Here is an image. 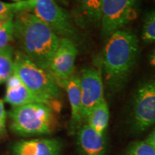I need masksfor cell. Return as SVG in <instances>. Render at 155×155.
Returning a JSON list of instances; mask_svg holds the SVG:
<instances>
[{
	"label": "cell",
	"mask_w": 155,
	"mask_h": 155,
	"mask_svg": "<svg viewBox=\"0 0 155 155\" xmlns=\"http://www.w3.org/2000/svg\"><path fill=\"white\" fill-rule=\"evenodd\" d=\"M2 81L0 80V84H2Z\"/></svg>",
	"instance_id": "cell-26"
},
{
	"label": "cell",
	"mask_w": 155,
	"mask_h": 155,
	"mask_svg": "<svg viewBox=\"0 0 155 155\" xmlns=\"http://www.w3.org/2000/svg\"><path fill=\"white\" fill-rule=\"evenodd\" d=\"M141 39L145 43L155 42V10L146 15L141 32Z\"/></svg>",
	"instance_id": "cell-17"
},
{
	"label": "cell",
	"mask_w": 155,
	"mask_h": 155,
	"mask_svg": "<svg viewBox=\"0 0 155 155\" xmlns=\"http://www.w3.org/2000/svg\"><path fill=\"white\" fill-rule=\"evenodd\" d=\"M14 39V19L0 30V50L4 49Z\"/></svg>",
	"instance_id": "cell-19"
},
{
	"label": "cell",
	"mask_w": 155,
	"mask_h": 155,
	"mask_svg": "<svg viewBox=\"0 0 155 155\" xmlns=\"http://www.w3.org/2000/svg\"><path fill=\"white\" fill-rule=\"evenodd\" d=\"M6 111L4 107L3 101L0 99V123L5 124Z\"/></svg>",
	"instance_id": "cell-21"
},
{
	"label": "cell",
	"mask_w": 155,
	"mask_h": 155,
	"mask_svg": "<svg viewBox=\"0 0 155 155\" xmlns=\"http://www.w3.org/2000/svg\"><path fill=\"white\" fill-rule=\"evenodd\" d=\"M19 12L28 11L48 25L59 37L73 42L78 34L71 17L54 0H24L18 2Z\"/></svg>",
	"instance_id": "cell-5"
},
{
	"label": "cell",
	"mask_w": 155,
	"mask_h": 155,
	"mask_svg": "<svg viewBox=\"0 0 155 155\" xmlns=\"http://www.w3.org/2000/svg\"><path fill=\"white\" fill-rule=\"evenodd\" d=\"M145 141H147L148 144L152 145L153 147L155 148V129L148 136V137H147V139L145 140Z\"/></svg>",
	"instance_id": "cell-22"
},
{
	"label": "cell",
	"mask_w": 155,
	"mask_h": 155,
	"mask_svg": "<svg viewBox=\"0 0 155 155\" xmlns=\"http://www.w3.org/2000/svg\"><path fill=\"white\" fill-rule=\"evenodd\" d=\"M80 86L82 117L83 122H86L89 111L98 103L105 99L104 97V83L101 71L94 68L83 69L80 77Z\"/></svg>",
	"instance_id": "cell-9"
},
{
	"label": "cell",
	"mask_w": 155,
	"mask_h": 155,
	"mask_svg": "<svg viewBox=\"0 0 155 155\" xmlns=\"http://www.w3.org/2000/svg\"><path fill=\"white\" fill-rule=\"evenodd\" d=\"M14 38L23 53L41 68L49 71L61 39L51 28L28 11L14 17Z\"/></svg>",
	"instance_id": "cell-1"
},
{
	"label": "cell",
	"mask_w": 155,
	"mask_h": 155,
	"mask_svg": "<svg viewBox=\"0 0 155 155\" xmlns=\"http://www.w3.org/2000/svg\"><path fill=\"white\" fill-rule=\"evenodd\" d=\"M109 120V110L106 100L98 103L89 111L86 117L87 124L99 134L104 136Z\"/></svg>",
	"instance_id": "cell-15"
},
{
	"label": "cell",
	"mask_w": 155,
	"mask_h": 155,
	"mask_svg": "<svg viewBox=\"0 0 155 155\" xmlns=\"http://www.w3.org/2000/svg\"><path fill=\"white\" fill-rule=\"evenodd\" d=\"M78 49L75 42L68 38H61L49 65V72L58 86L73 75Z\"/></svg>",
	"instance_id": "cell-8"
},
{
	"label": "cell",
	"mask_w": 155,
	"mask_h": 155,
	"mask_svg": "<svg viewBox=\"0 0 155 155\" xmlns=\"http://www.w3.org/2000/svg\"><path fill=\"white\" fill-rule=\"evenodd\" d=\"M60 150V143L49 139L22 141L15 147L17 155H59Z\"/></svg>",
	"instance_id": "cell-12"
},
{
	"label": "cell",
	"mask_w": 155,
	"mask_h": 155,
	"mask_svg": "<svg viewBox=\"0 0 155 155\" xmlns=\"http://www.w3.org/2000/svg\"><path fill=\"white\" fill-rule=\"evenodd\" d=\"M13 1H15V2H20L21 0H13Z\"/></svg>",
	"instance_id": "cell-25"
},
{
	"label": "cell",
	"mask_w": 155,
	"mask_h": 155,
	"mask_svg": "<svg viewBox=\"0 0 155 155\" xmlns=\"http://www.w3.org/2000/svg\"><path fill=\"white\" fill-rule=\"evenodd\" d=\"M6 133L5 129V124L0 123V137H3Z\"/></svg>",
	"instance_id": "cell-24"
},
{
	"label": "cell",
	"mask_w": 155,
	"mask_h": 155,
	"mask_svg": "<svg viewBox=\"0 0 155 155\" xmlns=\"http://www.w3.org/2000/svg\"><path fill=\"white\" fill-rule=\"evenodd\" d=\"M103 0H76L75 15L81 24L101 26Z\"/></svg>",
	"instance_id": "cell-13"
},
{
	"label": "cell",
	"mask_w": 155,
	"mask_h": 155,
	"mask_svg": "<svg viewBox=\"0 0 155 155\" xmlns=\"http://www.w3.org/2000/svg\"><path fill=\"white\" fill-rule=\"evenodd\" d=\"M150 63L153 67L155 68V48L150 56Z\"/></svg>",
	"instance_id": "cell-23"
},
{
	"label": "cell",
	"mask_w": 155,
	"mask_h": 155,
	"mask_svg": "<svg viewBox=\"0 0 155 155\" xmlns=\"http://www.w3.org/2000/svg\"><path fill=\"white\" fill-rule=\"evenodd\" d=\"M67 92L71 107V118L70 122L71 132L80 129L83 122L82 117V104H81V91L80 77L73 75L68 79L63 81L61 86Z\"/></svg>",
	"instance_id": "cell-11"
},
{
	"label": "cell",
	"mask_w": 155,
	"mask_h": 155,
	"mask_svg": "<svg viewBox=\"0 0 155 155\" xmlns=\"http://www.w3.org/2000/svg\"><path fill=\"white\" fill-rule=\"evenodd\" d=\"M137 0H103L101 34L105 38L121 30L137 16Z\"/></svg>",
	"instance_id": "cell-7"
},
{
	"label": "cell",
	"mask_w": 155,
	"mask_h": 155,
	"mask_svg": "<svg viewBox=\"0 0 155 155\" xmlns=\"http://www.w3.org/2000/svg\"><path fill=\"white\" fill-rule=\"evenodd\" d=\"M19 12L18 2L16 3H6L0 1V16L3 15L14 13L17 14Z\"/></svg>",
	"instance_id": "cell-20"
},
{
	"label": "cell",
	"mask_w": 155,
	"mask_h": 155,
	"mask_svg": "<svg viewBox=\"0 0 155 155\" xmlns=\"http://www.w3.org/2000/svg\"><path fill=\"white\" fill-rule=\"evenodd\" d=\"M11 128L21 135L50 134L55 126L53 110L40 103L14 107L9 112Z\"/></svg>",
	"instance_id": "cell-4"
},
{
	"label": "cell",
	"mask_w": 155,
	"mask_h": 155,
	"mask_svg": "<svg viewBox=\"0 0 155 155\" xmlns=\"http://www.w3.org/2000/svg\"><path fill=\"white\" fill-rule=\"evenodd\" d=\"M13 73L38 96L49 101L59 103L58 98L61 96V91L54 78L21 51L14 55Z\"/></svg>",
	"instance_id": "cell-3"
},
{
	"label": "cell",
	"mask_w": 155,
	"mask_h": 155,
	"mask_svg": "<svg viewBox=\"0 0 155 155\" xmlns=\"http://www.w3.org/2000/svg\"><path fill=\"white\" fill-rule=\"evenodd\" d=\"M127 155H155V148L147 141H137L133 144Z\"/></svg>",
	"instance_id": "cell-18"
},
{
	"label": "cell",
	"mask_w": 155,
	"mask_h": 155,
	"mask_svg": "<svg viewBox=\"0 0 155 155\" xmlns=\"http://www.w3.org/2000/svg\"><path fill=\"white\" fill-rule=\"evenodd\" d=\"M14 68V50L11 45H7L0 50V80L6 82L13 74Z\"/></svg>",
	"instance_id": "cell-16"
},
{
	"label": "cell",
	"mask_w": 155,
	"mask_h": 155,
	"mask_svg": "<svg viewBox=\"0 0 155 155\" xmlns=\"http://www.w3.org/2000/svg\"><path fill=\"white\" fill-rule=\"evenodd\" d=\"M7 83V92L5 101L14 107H17L32 103H40L50 106L53 111H59L61 106L60 103H53L38 96L28 87L25 86L18 76L13 73Z\"/></svg>",
	"instance_id": "cell-10"
},
{
	"label": "cell",
	"mask_w": 155,
	"mask_h": 155,
	"mask_svg": "<svg viewBox=\"0 0 155 155\" xmlns=\"http://www.w3.org/2000/svg\"><path fill=\"white\" fill-rule=\"evenodd\" d=\"M78 143L86 155H104L105 141L101 135L88 124L79 129Z\"/></svg>",
	"instance_id": "cell-14"
},
{
	"label": "cell",
	"mask_w": 155,
	"mask_h": 155,
	"mask_svg": "<svg viewBox=\"0 0 155 155\" xmlns=\"http://www.w3.org/2000/svg\"><path fill=\"white\" fill-rule=\"evenodd\" d=\"M131 123L135 131L142 132L155 124V77L142 82L134 96Z\"/></svg>",
	"instance_id": "cell-6"
},
{
	"label": "cell",
	"mask_w": 155,
	"mask_h": 155,
	"mask_svg": "<svg viewBox=\"0 0 155 155\" xmlns=\"http://www.w3.org/2000/svg\"><path fill=\"white\" fill-rule=\"evenodd\" d=\"M138 55V40L132 32L121 29L108 37L101 63L106 82L111 91L119 90L125 84Z\"/></svg>",
	"instance_id": "cell-2"
}]
</instances>
